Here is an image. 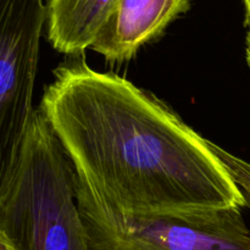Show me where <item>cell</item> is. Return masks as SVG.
I'll return each instance as SVG.
<instances>
[{"label":"cell","mask_w":250,"mask_h":250,"mask_svg":"<svg viewBox=\"0 0 250 250\" xmlns=\"http://www.w3.org/2000/svg\"><path fill=\"white\" fill-rule=\"evenodd\" d=\"M244 5V10H246V22L248 28H250V0H242Z\"/></svg>","instance_id":"30bf717a"},{"label":"cell","mask_w":250,"mask_h":250,"mask_svg":"<svg viewBox=\"0 0 250 250\" xmlns=\"http://www.w3.org/2000/svg\"><path fill=\"white\" fill-rule=\"evenodd\" d=\"M0 232L15 250H89L75 168L39 109L0 203Z\"/></svg>","instance_id":"7a4b0ae2"},{"label":"cell","mask_w":250,"mask_h":250,"mask_svg":"<svg viewBox=\"0 0 250 250\" xmlns=\"http://www.w3.org/2000/svg\"><path fill=\"white\" fill-rule=\"evenodd\" d=\"M89 250H250L241 208L128 216L112 209L76 173Z\"/></svg>","instance_id":"3957f363"},{"label":"cell","mask_w":250,"mask_h":250,"mask_svg":"<svg viewBox=\"0 0 250 250\" xmlns=\"http://www.w3.org/2000/svg\"><path fill=\"white\" fill-rule=\"evenodd\" d=\"M78 177L128 216L246 207L208 139L155 94L84 59L61 63L38 107Z\"/></svg>","instance_id":"6da1fadb"},{"label":"cell","mask_w":250,"mask_h":250,"mask_svg":"<svg viewBox=\"0 0 250 250\" xmlns=\"http://www.w3.org/2000/svg\"><path fill=\"white\" fill-rule=\"evenodd\" d=\"M190 0H117L92 50L110 62L131 60L189 9Z\"/></svg>","instance_id":"5b68a950"},{"label":"cell","mask_w":250,"mask_h":250,"mask_svg":"<svg viewBox=\"0 0 250 250\" xmlns=\"http://www.w3.org/2000/svg\"><path fill=\"white\" fill-rule=\"evenodd\" d=\"M117 0H46V38L66 55L92 48Z\"/></svg>","instance_id":"8992f818"},{"label":"cell","mask_w":250,"mask_h":250,"mask_svg":"<svg viewBox=\"0 0 250 250\" xmlns=\"http://www.w3.org/2000/svg\"><path fill=\"white\" fill-rule=\"evenodd\" d=\"M0 250H15L11 246H10L9 241L5 238V236L1 232H0Z\"/></svg>","instance_id":"9c48e42d"},{"label":"cell","mask_w":250,"mask_h":250,"mask_svg":"<svg viewBox=\"0 0 250 250\" xmlns=\"http://www.w3.org/2000/svg\"><path fill=\"white\" fill-rule=\"evenodd\" d=\"M246 60L250 68V28H248L246 37Z\"/></svg>","instance_id":"ba28073f"},{"label":"cell","mask_w":250,"mask_h":250,"mask_svg":"<svg viewBox=\"0 0 250 250\" xmlns=\"http://www.w3.org/2000/svg\"><path fill=\"white\" fill-rule=\"evenodd\" d=\"M208 144H209L212 153L220 159V161L224 164L226 170L229 171V176L243 194L244 200H246V207L250 209V164L248 161L229 153L220 146L210 142L209 139H208Z\"/></svg>","instance_id":"52a82bcc"},{"label":"cell","mask_w":250,"mask_h":250,"mask_svg":"<svg viewBox=\"0 0 250 250\" xmlns=\"http://www.w3.org/2000/svg\"><path fill=\"white\" fill-rule=\"evenodd\" d=\"M45 23L46 0H0V203L16 176L36 111Z\"/></svg>","instance_id":"277c9868"}]
</instances>
